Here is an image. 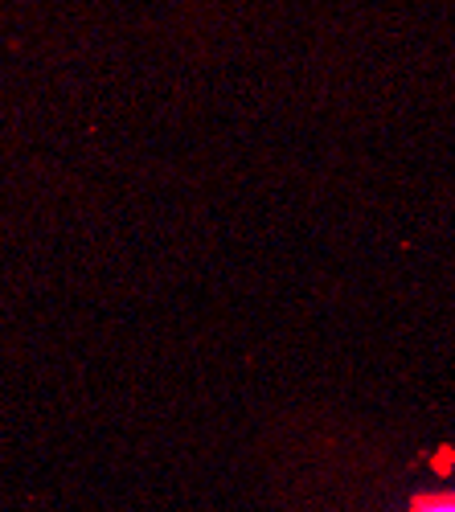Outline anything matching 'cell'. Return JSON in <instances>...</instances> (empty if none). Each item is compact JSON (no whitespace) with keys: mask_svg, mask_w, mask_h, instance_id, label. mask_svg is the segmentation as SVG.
Returning a JSON list of instances; mask_svg holds the SVG:
<instances>
[{"mask_svg":"<svg viewBox=\"0 0 455 512\" xmlns=\"http://www.w3.org/2000/svg\"><path fill=\"white\" fill-rule=\"evenodd\" d=\"M410 512H455V496L451 492H439V496H419L410 504Z\"/></svg>","mask_w":455,"mask_h":512,"instance_id":"cell-1","label":"cell"}]
</instances>
